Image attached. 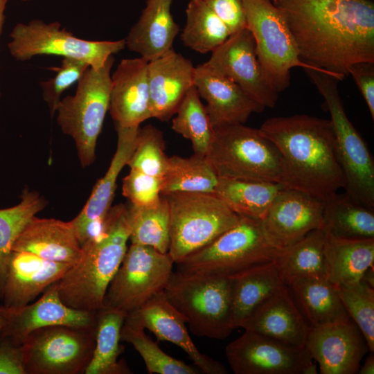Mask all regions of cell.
<instances>
[{
    "label": "cell",
    "mask_w": 374,
    "mask_h": 374,
    "mask_svg": "<svg viewBox=\"0 0 374 374\" xmlns=\"http://www.w3.org/2000/svg\"><path fill=\"white\" fill-rule=\"evenodd\" d=\"M302 61L345 78L348 67L374 62L371 0H276Z\"/></svg>",
    "instance_id": "cell-1"
},
{
    "label": "cell",
    "mask_w": 374,
    "mask_h": 374,
    "mask_svg": "<svg viewBox=\"0 0 374 374\" xmlns=\"http://www.w3.org/2000/svg\"><path fill=\"white\" fill-rule=\"evenodd\" d=\"M259 130L280 151L288 188L323 201L344 188L330 119L306 114L273 117Z\"/></svg>",
    "instance_id": "cell-2"
},
{
    "label": "cell",
    "mask_w": 374,
    "mask_h": 374,
    "mask_svg": "<svg viewBox=\"0 0 374 374\" xmlns=\"http://www.w3.org/2000/svg\"><path fill=\"white\" fill-rule=\"evenodd\" d=\"M130 235L127 205L111 206L101 233L82 245L80 260L53 283L64 304L87 312H97L103 307L106 291L125 256Z\"/></svg>",
    "instance_id": "cell-3"
},
{
    "label": "cell",
    "mask_w": 374,
    "mask_h": 374,
    "mask_svg": "<svg viewBox=\"0 0 374 374\" xmlns=\"http://www.w3.org/2000/svg\"><path fill=\"white\" fill-rule=\"evenodd\" d=\"M206 157L219 177L277 183L288 188L283 157L259 129L242 123L214 128Z\"/></svg>",
    "instance_id": "cell-4"
},
{
    "label": "cell",
    "mask_w": 374,
    "mask_h": 374,
    "mask_svg": "<svg viewBox=\"0 0 374 374\" xmlns=\"http://www.w3.org/2000/svg\"><path fill=\"white\" fill-rule=\"evenodd\" d=\"M231 276L173 272L163 292L193 334L224 339L234 330Z\"/></svg>",
    "instance_id": "cell-5"
},
{
    "label": "cell",
    "mask_w": 374,
    "mask_h": 374,
    "mask_svg": "<svg viewBox=\"0 0 374 374\" xmlns=\"http://www.w3.org/2000/svg\"><path fill=\"white\" fill-rule=\"evenodd\" d=\"M114 62L112 55L102 67L89 66L78 80L75 94L62 98L56 108L57 124L73 139L83 168L96 159L97 141L109 110Z\"/></svg>",
    "instance_id": "cell-6"
},
{
    "label": "cell",
    "mask_w": 374,
    "mask_h": 374,
    "mask_svg": "<svg viewBox=\"0 0 374 374\" xmlns=\"http://www.w3.org/2000/svg\"><path fill=\"white\" fill-rule=\"evenodd\" d=\"M281 251L268 242L260 220L241 216L234 226L176 263L177 271L231 276L251 267L275 261Z\"/></svg>",
    "instance_id": "cell-7"
},
{
    "label": "cell",
    "mask_w": 374,
    "mask_h": 374,
    "mask_svg": "<svg viewBox=\"0 0 374 374\" xmlns=\"http://www.w3.org/2000/svg\"><path fill=\"white\" fill-rule=\"evenodd\" d=\"M324 99L330 115L338 159L345 179L346 193L374 209V161L362 137L345 112L335 77L304 69Z\"/></svg>",
    "instance_id": "cell-8"
},
{
    "label": "cell",
    "mask_w": 374,
    "mask_h": 374,
    "mask_svg": "<svg viewBox=\"0 0 374 374\" xmlns=\"http://www.w3.org/2000/svg\"><path fill=\"white\" fill-rule=\"evenodd\" d=\"M170 214L168 254L176 264L234 226L241 216L215 193L164 195Z\"/></svg>",
    "instance_id": "cell-9"
},
{
    "label": "cell",
    "mask_w": 374,
    "mask_h": 374,
    "mask_svg": "<svg viewBox=\"0 0 374 374\" xmlns=\"http://www.w3.org/2000/svg\"><path fill=\"white\" fill-rule=\"evenodd\" d=\"M247 28L253 35L264 77L278 93L290 85L294 67L321 71L339 80L344 78L332 71L302 61L285 18L271 0H242Z\"/></svg>",
    "instance_id": "cell-10"
},
{
    "label": "cell",
    "mask_w": 374,
    "mask_h": 374,
    "mask_svg": "<svg viewBox=\"0 0 374 374\" xmlns=\"http://www.w3.org/2000/svg\"><path fill=\"white\" fill-rule=\"evenodd\" d=\"M10 37L8 48L17 60L26 61L36 55H53L83 61L94 69L104 66L110 56L126 46L125 39L117 41L83 39L61 28L57 21L47 24L41 19L17 24Z\"/></svg>",
    "instance_id": "cell-11"
},
{
    "label": "cell",
    "mask_w": 374,
    "mask_h": 374,
    "mask_svg": "<svg viewBox=\"0 0 374 374\" xmlns=\"http://www.w3.org/2000/svg\"><path fill=\"white\" fill-rule=\"evenodd\" d=\"M96 342V326H51L32 332L21 346L26 374H82Z\"/></svg>",
    "instance_id": "cell-12"
},
{
    "label": "cell",
    "mask_w": 374,
    "mask_h": 374,
    "mask_svg": "<svg viewBox=\"0 0 374 374\" xmlns=\"http://www.w3.org/2000/svg\"><path fill=\"white\" fill-rule=\"evenodd\" d=\"M168 253L131 244L106 291L103 306L126 316L164 290L173 271Z\"/></svg>",
    "instance_id": "cell-13"
},
{
    "label": "cell",
    "mask_w": 374,
    "mask_h": 374,
    "mask_svg": "<svg viewBox=\"0 0 374 374\" xmlns=\"http://www.w3.org/2000/svg\"><path fill=\"white\" fill-rule=\"evenodd\" d=\"M235 374H316L317 366L305 347L288 345L245 330L225 348Z\"/></svg>",
    "instance_id": "cell-14"
},
{
    "label": "cell",
    "mask_w": 374,
    "mask_h": 374,
    "mask_svg": "<svg viewBox=\"0 0 374 374\" xmlns=\"http://www.w3.org/2000/svg\"><path fill=\"white\" fill-rule=\"evenodd\" d=\"M204 64L237 84L265 108L276 106L278 93L264 77L254 38L247 28L231 34Z\"/></svg>",
    "instance_id": "cell-15"
},
{
    "label": "cell",
    "mask_w": 374,
    "mask_h": 374,
    "mask_svg": "<svg viewBox=\"0 0 374 374\" xmlns=\"http://www.w3.org/2000/svg\"><path fill=\"white\" fill-rule=\"evenodd\" d=\"M96 312L82 311L64 304L52 284L33 303L17 308H8L0 304L3 321L1 339L21 346L32 332L39 328L51 326L93 327L96 326Z\"/></svg>",
    "instance_id": "cell-16"
},
{
    "label": "cell",
    "mask_w": 374,
    "mask_h": 374,
    "mask_svg": "<svg viewBox=\"0 0 374 374\" xmlns=\"http://www.w3.org/2000/svg\"><path fill=\"white\" fill-rule=\"evenodd\" d=\"M325 201L301 190L283 188L262 220V232L275 248L283 250L312 230L321 229Z\"/></svg>",
    "instance_id": "cell-17"
},
{
    "label": "cell",
    "mask_w": 374,
    "mask_h": 374,
    "mask_svg": "<svg viewBox=\"0 0 374 374\" xmlns=\"http://www.w3.org/2000/svg\"><path fill=\"white\" fill-rule=\"evenodd\" d=\"M305 348L321 374H356L369 351L364 335L351 319L310 328Z\"/></svg>",
    "instance_id": "cell-18"
},
{
    "label": "cell",
    "mask_w": 374,
    "mask_h": 374,
    "mask_svg": "<svg viewBox=\"0 0 374 374\" xmlns=\"http://www.w3.org/2000/svg\"><path fill=\"white\" fill-rule=\"evenodd\" d=\"M125 321L152 332L158 341H169L181 348L199 371L206 374H226L219 362L201 353L191 339L182 314L172 305L163 291L158 293Z\"/></svg>",
    "instance_id": "cell-19"
},
{
    "label": "cell",
    "mask_w": 374,
    "mask_h": 374,
    "mask_svg": "<svg viewBox=\"0 0 374 374\" xmlns=\"http://www.w3.org/2000/svg\"><path fill=\"white\" fill-rule=\"evenodd\" d=\"M148 61L140 57L123 59L111 75L109 111L115 126H140L152 118Z\"/></svg>",
    "instance_id": "cell-20"
},
{
    "label": "cell",
    "mask_w": 374,
    "mask_h": 374,
    "mask_svg": "<svg viewBox=\"0 0 374 374\" xmlns=\"http://www.w3.org/2000/svg\"><path fill=\"white\" fill-rule=\"evenodd\" d=\"M71 266L28 251H12L0 295L1 305L17 308L30 303L60 279Z\"/></svg>",
    "instance_id": "cell-21"
},
{
    "label": "cell",
    "mask_w": 374,
    "mask_h": 374,
    "mask_svg": "<svg viewBox=\"0 0 374 374\" xmlns=\"http://www.w3.org/2000/svg\"><path fill=\"white\" fill-rule=\"evenodd\" d=\"M194 86L206 102L205 107L214 128L244 124L252 114L265 109L237 84L204 63L195 66Z\"/></svg>",
    "instance_id": "cell-22"
},
{
    "label": "cell",
    "mask_w": 374,
    "mask_h": 374,
    "mask_svg": "<svg viewBox=\"0 0 374 374\" xmlns=\"http://www.w3.org/2000/svg\"><path fill=\"white\" fill-rule=\"evenodd\" d=\"M195 66L172 48L148 62L152 118L168 121L194 86Z\"/></svg>",
    "instance_id": "cell-23"
},
{
    "label": "cell",
    "mask_w": 374,
    "mask_h": 374,
    "mask_svg": "<svg viewBox=\"0 0 374 374\" xmlns=\"http://www.w3.org/2000/svg\"><path fill=\"white\" fill-rule=\"evenodd\" d=\"M242 328L297 347H305L310 329L287 285L262 302Z\"/></svg>",
    "instance_id": "cell-24"
},
{
    "label": "cell",
    "mask_w": 374,
    "mask_h": 374,
    "mask_svg": "<svg viewBox=\"0 0 374 374\" xmlns=\"http://www.w3.org/2000/svg\"><path fill=\"white\" fill-rule=\"evenodd\" d=\"M24 251L44 259L71 265L83 255L72 221L33 217L15 241L12 251Z\"/></svg>",
    "instance_id": "cell-25"
},
{
    "label": "cell",
    "mask_w": 374,
    "mask_h": 374,
    "mask_svg": "<svg viewBox=\"0 0 374 374\" xmlns=\"http://www.w3.org/2000/svg\"><path fill=\"white\" fill-rule=\"evenodd\" d=\"M172 0H147L146 6L125 38L126 46L148 62L170 49L179 31L170 8Z\"/></svg>",
    "instance_id": "cell-26"
},
{
    "label": "cell",
    "mask_w": 374,
    "mask_h": 374,
    "mask_svg": "<svg viewBox=\"0 0 374 374\" xmlns=\"http://www.w3.org/2000/svg\"><path fill=\"white\" fill-rule=\"evenodd\" d=\"M139 129L140 126L116 127L117 146L109 168L93 187L82 211L71 220L78 238L89 224L103 220L111 208L118 177L134 150Z\"/></svg>",
    "instance_id": "cell-27"
},
{
    "label": "cell",
    "mask_w": 374,
    "mask_h": 374,
    "mask_svg": "<svg viewBox=\"0 0 374 374\" xmlns=\"http://www.w3.org/2000/svg\"><path fill=\"white\" fill-rule=\"evenodd\" d=\"M299 309L310 328L350 319L337 293L327 278H302L287 285Z\"/></svg>",
    "instance_id": "cell-28"
},
{
    "label": "cell",
    "mask_w": 374,
    "mask_h": 374,
    "mask_svg": "<svg viewBox=\"0 0 374 374\" xmlns=\"http://www.w3.org/2000/svg\"><path fill=\"white\" fill-rule=\"evenodd\" d=\"M326 277L334 285L361 280L374 263V238H344L325 233Z\"/></svg>",
    "instance_id": "cell-29"
},
{
    "label": "cell",
    "mask_w": 374,
    "mask_h": 374,
    "mask_svg": "<svg viewBox=\"0 0 374 374\" xmlns=\"http://www.w3.org/2000/svg\"><path fill=\"white\" fill-rule=\"evenodd\" d=\"M231 277L234 329L242 328L244 322L262 302L286 285L275 261L251 267Z\"/></svg>",
    "instance_id": "cell-30"
},
{
    "label": "cell",
    "mask_w": 374,
    "mask_h": 374,
    "mask_svg": "<svg viewBox=\"0 0 374 374\" xmlns=\"http://www.w3.org/2000/svg\"><path fill=\"white\" fill-rule=\"evenodd\" d=\"M126 314L103 306L96 314V342L85 374H128L131 371L118 357L123 351L121 331Z\"/></svg>",
    "instance_id": "cell-31"
},
{
    "label": "cell",
    "mask_w": 374,
    "mask_h": 374,
    "mask_svg": "<svg viewBox=\"0 0 374 374\" xmlns=\"http://www.w3.org/2000/svg\"><path fill=\"white\" fill-rule=\"evenodd\" d=\"M321 229L339 238H374L373 209L337 193L325 201Z\"/></svg>",
    "instance_id": "cell-32"
},
{
    "label": "cell",
    "mask_w": 374,
    "mask_h": 374,
    "mask_svg": "<svg viewBox=\"0 0 374 374\" xmlns=\"http://www.w3.org/2000/svg\"><path fill=\"white\" fill-rule=\"evenodd\" d=\"M285 187L277 183L219 177L214 193L240 216L260 221Z\"/></svg>",
    "instance_id": "cell-33"
},
{
    "label": "cell",
    "mask_w": 374,
    "mask_h": 374,
    "mask_svg": "<svg viewBox=\"0 0 374 374\" xmlns=\"http://www.w3.org/2000/svg\"><path fill=\"white\" fill-rule=\"evenodd\" d=\"M324 242L325 233L317 229L281 251L275 263L286 285L297 278H327Z\"/></svg>",
    "instance_id": "cell-34"
},
{
    "label": "cell",
    "mask_w": 374,
    "mask_h": 374,
    "mask_svg": "<svg viewBox=\"0 0 374 374\" xmlns=\"http://www.w3.org/2000/svg\"><path fill=\"white\" fill-rule=\"evenodd\" d=\"M219 177L206 156L169 157L163 177L161 194L173 193H214Z\"/></svg>",
    "instance_id": "cell-35"
},
{
    "label": "cell",
    "mask_w": 374,
    "mask_h": 374,
    "mask_svg": "<svg viewBox=\"0 0 374 374\" xmlns=\"http://www.w3.org/2000/svg\"><path fill=\"white\" fill-rule=\"evenodd\" d=\"M181 40L188 48L202 53L212 52L231 35L226 24L204 0H190Z\"/></svg>",
    "instance_id": "cell-36"
},
{
    "label": "cell",
    "mask_w": 374,
    "mask_h": 374,
    "mask_svg": "<svg viewBox=\"0 0 374 374\" xmlns=\"http://www.w3.org/2000/svg\"><path fill=\"white\" fill-rule=\"evenodd\" d=\"M131 244L149 246L168 253L170 244V214L164 195L158 204L148 207L127 205Z\"/></svg>",
    "instance_id": "cell-37"
},
{
    "label": "cell",
    "mask_w": 374,
    "mask_h": 374,
    "mask_svg": "<svg viewBox=\"0 0 374 374\" xmlns=\"http://www.w3.org/2000/svg\"><path fill=\"white\" fill-rule=\"evenodd\" d=\"M46 205V199L39 193L26 188L17 205L0 209V295L15 241L32 218Z\"/></svg>",
    "instance_id": "cell-38"
},
{
    "label": "cell",
    "mask_w": 374,
    "mask_h": 374,
    "mask_svg": "<svg viewBox=\"0 0 374 374\" xmlns=\"http://www.w3.org/2000/svg\"><path fill=\"white\" fill-rule=\"evenodd\" d=\"M195 86L185 95L172 121V129L188 139L194 154L206 156L211 144L214 127Z\"/></svg>",
    "instance_id": "cell-39"
},
{
    "label": "cell",
    "mask_w": 374,
    "mask_h": 374,
    "mask_svg": "<svg viewBox=\"0 0 374 374\" xmlns=\"http://www.w3.org/2000/svg\"><path fill=\"white\" fill-rule=\"evenodd\" d=\"M140 326L124 321L121 341L133 346L142 357L149 373L197 374L199 370L163 351Z\"/></svg>",
    "instance_id": "cell-40"
},
{
    "label": "cell",
    "mask_w": 374,
    "mask_h": 374,
    "mask_svg": "<svg viewBox=\"0 0 374 374\" xmlns=\"http://www.w3.org/2000/svg\"><path fill=\"white\" fill-rule=\"evenodd\" d=\"M350 319L364 335L370 352L374 351V289L365 281L335 285Z\"/></svg>",
    "instance_id": "cell-41"
},
{
    "label": "cell",
    "mask_w": 374,
    "mask_h": 374,
    "mask_svg": "<svg viewBox=\"0 0 374 374\" xmlns=\"http://www.w3.org/2000/svg\"><path fill=\"white\" fill-rule=\"evenodd\" d=\"M168 159L161 131L151 124L140 127L134 150L127 166L149 175L163 177Z\"/></svg>",
    "instance_id": "cell-42"
},
{
    "label": "cell",
    "mask_w": 374,
    "mask_h": 374,
    "mask_svg": "<svg viewBox=\"0 0 374 374\" xmlns=\"http://www.w3.org/2000/svg\"><path fill=\"white\" fill-rule=\"evenodd\" d=\"M89 65L81 60L63 57L59 67L52 68L55 76L40 82L44 100L48 105L51 114H55L56 108L64 91L78 82Z\"/></svg>",
    "instance_id": "cell-43"
},
{
    "label": "cell",
    "mask_w": 374,
    "mask_h": 374,
    "mask_svg": "<svg viewBox=\"0 0 374 374\" xmlns=\"http://www.w3.org/2000/svg\"><path fill=\"white\" fill-rule=\"evenodd\" d=\"M163 177L130 169L123 179L122 193L130 204L139 207L156 205L161 198Z\"/></svg>",
    "instance_id": "cell-44"
},
{
    "label": "cell",
    "mask_w": 374,
    "mask_h": 374,
    "mask_svg": "<svg viewBox=\"0 0 374 374\" xmlns=\"http://www.w3.org/2000/svg\"><path fill=\"white\" fill-rule=\"evenodd\" d=\"M226 24L231 34L247 28L242 0H204Z\"/></svg>",
    "instance_id": "cell-45"
},
{
    "label": "cell",
    "mask_w": 374,
    "mask_h": 374,
    "mask_svg": "<svg viewBox=\"0 0 374 374\" xmlns=\"http://www.w3.org/2000/svg\"><path fill=\"white\" fill-rule=\"evenodd\" d=\"M357 85L374 120V62H362L350 65L348 69Z\"/></svg>",
    "instance_id": "cell-46"
},
{
    "label": "cell",
    "mask_w": 374,
    "mask_h": 374,
    "mask_svg": "<svg viewBox=\"0 0 374 374\" xmlns=\"http://www.w3.org/2000/svg\"><path fill=\"white\" fill-rule=\"evenodd\" d=\"M0 374H26L21 346L7 339L0 340Z\"/></svg>",
    "instance_id": "cell-47"
},
{
    "label": "cell",
    "mask_w": 374,
    "mask_h": 374,
    "mask_svg": "<svg viewBox=\"0 0 374 374\" xmlns=\"http://www.w3.org/2000/svg\"><path fill=\"white\" fill-rule=\"evenodd\" d=\"M359 374H373L374 373V355L373 352L367 356L362 367H359L358 373Z\"/></svg>",
    "instance_id": "cell-48"
},
{
    "label": "cell",
    "mask_w": 374,
    "mask_h": 374,
    "mask_svg": "<svg viewBox=\"0 0 374 374\" xmlns=\"http://www.w3.org/2000/svg\"><path fill=\"white\" fill-rule=\"evenodd\" d=\"M8 0H0V36L3 30L5 21V10Z\"/></svg>",
    "instance_id": "cell-49"
},
{
    "label": "cell",
    "mask_w": 374,
    "mask_h": 374,
    "mask_svg": "<svg viewBox=\"0 0 374 374\" xmlns=\"http://www.w3.org/2000/svg\"><path fill=\"white\" fill-rule=\"evenodd\" d=\"M3 327V321L1 319V317L0 316V340H1V332Z\"/></svg>",
    "instance_id": "cell-50"
},
{
    "label": "cell",
    "mask_w": 374,
    "mask_h": 374,
    "mask_svg": "<svg viewBox=\"0 0 374 374\" xmlns=\"http://www.w3.org/2000/svg\"><path fill=\"white\" fill-rule=\"evenodd\" d=\"M23 1H30V0H21Z\"/></svg>",
    "instance_id": "cell-51"
},
{
    "label": "cell",
    "mask_w": 374,
    "mask_h": 374,
    "mask_svg": "<svg viewBox=\"0 0 374 374\" xmlns=\"http://www.w3.org/2000/svg\"><path fill=\"white\" fill-rule=\"evenodd\" d=\"M271 1L272 2H274V1H276V0H271Z\"/></svg>",
    "instance_id": "cell-52"
},
{
    "label": "cell",
    "mask_w": 374,
    "mask_h": 374,
    "mask_svg": "<svg viewBox=\"0 0 374 374\" xmlns=\"http://www.w3.org/2000/svg\"><path fill=\"white\" fill-rule=\"evenodd\" d=\"M0 98H1V92H0Z\"/></svg>",
    "instance_id": "cell-53"
}]
</instances>
